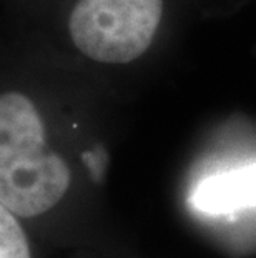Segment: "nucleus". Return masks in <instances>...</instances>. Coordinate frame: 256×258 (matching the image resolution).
I'll list each match as a JSON object with an SVG mask.
<instances>
[{
  "instance_id": "1",
  "label": "nucleus",
  "mask_w": 256,
  "mask_h": 258,
  "mask_svg": "<svg viewBox=\"0 0 256 258\" xmlns=\"http://www.w3.org/2000/svg\"><path fill=\"white\" fill-rule=\"evenodd\" d=\"M72 170L52 144L40 103L29 90L0 89V203L22 220L53 210L70 188Z\"/></svg>"
},
{
  "instance_id": "2",
  "label": "nucleus",
  "mask_w": 256,
  "mask_h": 258,
  "mask_svg": "<svg viewBox=\"0 0 256 258\" xmlns=\"http://www.w3.org/2000/svg\"><path fill=\"white\" fill-rule=\"evenodd\" d=\"M163 15V0H77L67 30L85 58L127 65L148 50Z\"/></svg>"
},
{
  "instance_id": "3",
  "label": "nucleus",
  "mask_w": 256,
  "mask_h": 258,
  "mask_svg": "<svg viewBox=\"0 0 256 258\" xmlns=\"http://www.w3.org/2000/svg\"><path fill=\"white\" fill-rule=\"evenodd\" d=\"M192 205L213 215L256 207V163L205 178L192 194Z\"/></svg>"
},
{
  "instance_id": "4",
  "label": "nucleus",
  "mask_w": 256,
  "mask_h": 258,
  "mask_svg": "<svg viewBox=\"0 0 256 258\" xmlns=\"http://www.w3.org/2000/svg\"><path fill=\"white\" fill-rule=\"evenodd\" d=\"M0 258H32L24 220L0 203Z\"/></svg>"
}]
</instances>
